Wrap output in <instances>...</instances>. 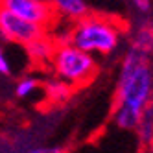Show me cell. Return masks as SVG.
I'll use <instances>...</instances> for the list:
<instances>
[{"instance_id":"cell-1","label":"cell","mask_w":153,"mask_h":153,"mask_svg":"<svg viewBox=\"0 0 153 153\" xmlns=\"http://www.w3.org/2000/svg\"><path fill=\"white\" fill-rule=\"evenodd\" d=\"M153 102V70L151 57L135 48H127L122 56L116 89L113 122L116 127L135 131L142 111Z\"/></svg>"},{"instance_id":"cell-2","label":"cell","mask_w":153,"mask_h":153,"mask_svg":"<svg viewBox=\"0 0 153 153\" xmlns=\"http://www.w3.org/2000/svg\"><path fill=\"white\" fill-rule=\"evenodd\" d=\"M124 30L116 20L103 15H91L78 19L68 31V42L92 56H113L120 50Z\"/></svg>"},{"instance_id":"cell-3","label":"cell","mask_w":153,"mask_h":153,"mask_svg":"<svg viewBox=\"0 0 153 153\" xmlns=\"http://www.w3.org/2000/svg\"><path fill=\"white\" fill-rule=\"evenodd\" d=\"M50 67L56 78L67 81L76 89V87H83L91 83L96 78L98 59L92 53L70 45L68 41H63V42H56Z\"/></svg>"},{"instance_id":"cell-4","label":"cell","mask_w":153,"mask_h":153,"mask_svg":"<svg viewBox=\"0 0 153 153\" xmlns=\"http://www.w3.org/2000/svg\"><path fill=\"white\" fill-rule=\"evenodd\" d=\"M46 31H48L46 28H42L35 22H30V20H24L0 7V37L6 42L24 46L30 41L45 35Z\"/></svg>"},{"instance_id":"cell-5","label":"cell","mask_w":153,"mask_h":153,"mask_svg":"<svg viewBox=\"0 0 153 153\" xmlns=\"http://www.w3.org/2000/svg\"><path fill=\"white\" fill-rule=\"evenodd\" d=\"M0 7L46 30L56 20V13L48 0H0Z\"/></svg>"},{"instance_id":"cell-6","label":"cell","mask_w":153,"mask_h":153,"mask_svg":"<svg viewBox=\"0 0 153 153\" xmlns=\"http://www.w3.org/2000/svg\"><path fill=\"white\" fill-rule=\"evenodd\" d=\"M53 50H56V42L50 37H46V33L24 45V52H26L28 59L35 65H50Z\"/></svg>"},{"instance_id":"cell-7","label":"cell","mask_w":153,"mask_h":153,"mask_svg":"<svg viewBox=\"0 0 153 153\" xmlns=\"http://www.w3.org/2000/svg\"><path fill=\"white\" fill-rule=\"evenodd\" d=\"M56 17H63L70 20V22H76L78 19L85 17L89 13V4L87 0H48Z\"/></svg>"},{"instance_id":"cell-8","label":"cell","mask_w":153,"mask_h":153,"mask_svg":"<svg viewBox=\"0 0 153 153\" xmlns=\"http://www.w3.org/2000/svg\"><path fill=\"white\" fill-rule=\"evenodd\" d=\"M42 91H45V96H46V100L50 103H65V102H68L70 100V96L74 94V87L68 85L67 81H63L59 78H52L45 83V87H42Z\"/></svg>"},{"instance_id":"cell-9","label":"cell","mask_w":153,"mask_h":153,"mask_svg":"<svg viewBox=\"0 0 153 153\" xmlns=\"http://www.w3.org/2000/svg\"><path fill=\"white\" fill-rule=\"evenodd\" d=\"M131 48H135L146 56H153V22H142L131 35Z\"/></svg>"},{"instance_id":"cell-10","label":"cell","mask_w":153,"mask_h":153,"mask_svg":"<svg viewBox=\"0 0 153 153\" xmlns=\"http://www.w3.org/2000/svg\"><path fill=\"white\" fill-rule=\"evenodd\" d=\"M135 131H137L138 140H140L144 146L153 144V102L144 109V111H142L140 120H138Z\"/></svg>"},{"instance_id":"cell-11","label":"cell","mask_w":153,"mask_h":153,"mask_svg":"<svg viewBox=\"0 0 153 153\" xmlns=\"http://www.w3.org/2000/svg\"><path fill=\"white\" fill-rule=\"evenodd\" d=\"M39 79H35L33 76H24V78H20L17 83H15V96L19 98V100H26V98H31L37 91H39Z\"/></svg>"},{"instance_id":"cell-12","label":"cell","mask_w":153,"mask_h":153,"mask_svg":"<svg viewBox=\"0 0 153 153\" xmlns=\"http://www.w3.org/2000/svg\"><path fill=\"white\" fill-rule=\"evenodd\" d=\"M11 72L13 68H11V63H9V57H7L6 50L0 46V78H9Z\"/></svg>"},{"instance_id":"cell-13","label":"cell","mask_w":153,"mask_h":153,"mask_svg":"<svg viewBox=\"0 0 153 153\" xmlns=\"http://www.w3.org/2000/svg\"><path fill=\"white\" fill-rule=\"evenodd\" d=\"M129 4L133 6L137 9V13H140V15H148L151 11V6H153L151 0H129Z\"/></svg>"},{"instance_id":"cell-14","label":"cell","mask_w":153,"mask_h":153,"mask_svg":"<svg viewBox=\"0 0 153 153\" xmlns=\"http://www.w3.org/2000/svg\"><path fill=\"white\" fill-rule=\"evenodd\" d=\"M24 153H65V149L61 146H42V144H39V146L26 149Z\"/></svg>"},{"instance_id":"cell-15","label":"cell","mask_w":153,"mask_h":153,"mask_svg":"<svg viewBox=\"0 0 153 153\" xmlns=\"http://www.w3.org/2000/svg\"><path fill=\"white\" fill-rule=\"evenodd\" d=\"M148 153H153V144H149V146H148Z\"/></svg>"}]
</instances>
